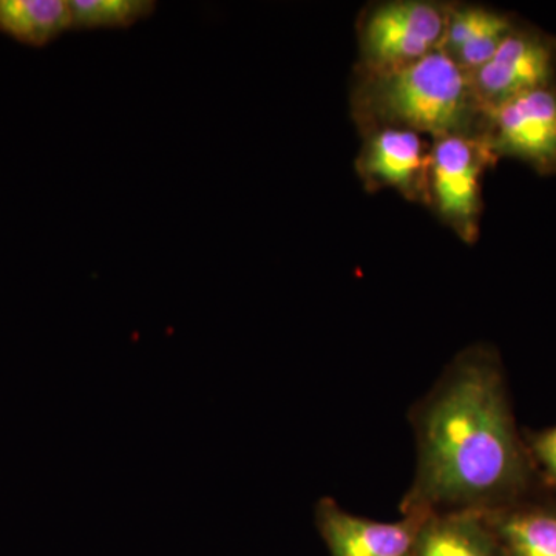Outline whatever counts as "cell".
<instances>
[{
  "label": "cell",
  "instance_id": "cell-1",
  "mask_svg": "<svg viewBox=\"0 0 556 556\" xmlns=\"http://www.w3.org/2000/svg\"><path fill=\"white\" fill-rule=\"evenodd\" d=\"M409 422L417 463L402 515L489 514L533 496L541 479L519 437L493 348L478 343L456 354Z\"/></svg>",
  "mask_w": 556,
  "mask_h": 556
},
{
  "label": "cell",
  "instance_id": "cell-2",
  "mask_svg": "<svg viewBox=\"0 0 556 556\" xmlns=\"http://www.w3.org/2000/svg\"><path fill=\"white\" fill-rule=\"evenodd\" d=\"M350 105L361 134L396 127L437 141L485 137L489 131V119L471 76L442 50L382 72L356 67Z\"/></svg>",
  "mask_w": 556,
  "mask_h": 556
},
{
  "label": "cell",
  "instance_id": "cell-3",
  "mask_svg": "<svg viewBox=\"0 0 556 556\" xmlns=\"http://www.w3.org/2000/svg\"><path fill=\"white\" fill-rule=\"evenodd\" d=\"M448 11V2L434 0L372 3L357 22V68H397L441 50Z\"/></svg>",
  "mask_w": 556,
  "mask_h": 556
},
{
  "label": "cell",
  "instance_id": "cell-4",
  "mask_svg": "<svg viewBox=\"0 0 556 556\" xmlns=\"http://www.w3.org/2000/svg\"><path fill=\"white\" fill-rule=\"evenodd\" d=\"M496 161L486 135L441 138L431 146L430 207L464 243L478 240L481 178Z\"/></svg>",
  "mask_w": 556,
  "mask_h": 556
},
{
  "label": "cell",
  "instance_id": "cell-5",
  "mask_svg": "<svg viewBox=\"0 0 556 556\" xmlns=\"http://www.w3.org/2000/svg\"><path fill=\"white\" fill-rule=\"evenodd\" d=\"M356 172L365 189H394L405 200L430 206L431 146L417 131L379 127L362 131Z\"/></svg>",
  "mask_w": 556,
  "mask_h": 556
},
{
  "label": "cell",
  "instance_id": "cell-6",
  "mask_svg": "<svg viewBox=\"0 0 556 556\" xmlns=\"http://www.w3.org/2000/svg\"><path fill=\"white\" fill-rule=\"evenodd\" d=\"M556 49L543 33L515 27L492 58L471 73L485 113L529 91L554 86Z\"/></svg>",
  "mask_w": 556,
  "mask_h": 556
},
{
  "label": "cell",
  "instance_id": "cell-7",
  "mask_svg": "<svg viewBox=\"0 0 556 556\" xmlns=\"http://www.w3.org/2000/svg\"><path fill=\"white\" fill-rule=\"evenodd\" d=\"M490 148L526 161L541 174L556 170V89L529 91L486 113Z\"/></svg>",
  "mask_w": 556,
  "mask_h": 556
},
{
  "label": "cell",
  "instance_id": "cell-8",
  "mask_svg": "<svg viewBox=\"0 0 556 556\" xmlns=\"http://www.w3.org/2000/svg\"><path fill=\"white\" fill-rule=\"evenodd\" d=\"M427 514H404L393 522L357 517L332 497H321L314 521L329 556H413Z\"/></svg>",
  "mask_w": 556,
  "mask_h": 556
},
{
  "label": "cell",
  "instance_id": "cell-9",
  "mask_svg": "<svg viewBox=\"0 0 556 556\" xmlns=\"http://www.w3.org/2000/svg\"><path fill=\"white\" fill-rule=\"evenodd\" d=\"M515 27L507 14L489 7L450 3L441 50L471 75L495 54Z\"/></svg>",
  "mask_w": 556,
  "mask_h": 556
},
{
  "label": "cell",
  "instance_id": "cell-10",
  "mask_svg": "<svg viewBox=\"0 0 556 556\" xmlns=\"http://www.w3.org/2000/svg\"><path fill=\"white\" fill-rule=\"evenodd\" d=\"M482 515L503 556H556L555 501L532 496Z\"/></svg>",
  "mask_w": 556,
  "mask_h": 556
},
{
  "label": "cell",
  "instance_id": "cell-11",
  "mask_svg": "<svg viewBox=\"0 0 556 556\" xmlns=\"http://www.w3.org/2000/svg\"><path fill=\"white\" fill-rule=\"evenodd\" d=\"M413 556H503L489 522L478 511L427 514Z\"/></svg>",
  "mask_w": 556,
  "mask_h": 556
},
{
  "label": "cell",
  "instance_id": "cell-12",
  "mask_svg": "<svg viewBox=\"0 0 556 556\" xmlns=\"http://www.w3.org/2000/svg\"><path fill=\"white\" fill-rule=\"evenodd\" d=\"M73 30L70 0H0V33L30 47H46Z\"/></svg>",
  "mask_w": 556,
  "mask_h": 556
},
{
  "label": "cell",
  "instance_id": "cell-13",
  "mask_svg": "<svg viewBox=\"0 0 556 556\" xmlns=\"http://www.w3.org/2000/svg\"><path fill=\"white\" fill-rule=\"evenodd\" d=\"M73 30L130 28L149 20L156 10L153 0H70Z\"/></svg>",
  "mask_w": 556,
  "mask_h": 556
},
{
  "label": "cell",
  "instance_id": "cell-14",
  "mask_svg": "<svg viewBox=\"0 0 556 556\" xmlns=\"http://www.w3.org/2000/svg\"><path fill=\"white\" fill-rule=\"evenodd\" d=\"M526 444L538 477L547 485L556 486V426L532 434Z\"/></svg>",
  "mask_w": 556,
  "mask_h": 556
}]
</instances>
